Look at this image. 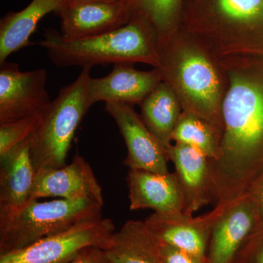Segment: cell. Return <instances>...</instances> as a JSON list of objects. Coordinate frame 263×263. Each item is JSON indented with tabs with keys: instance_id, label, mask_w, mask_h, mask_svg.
I'll return each mask as SVG.
<instances>
[{
	"instance_id": "ac0fdd59",
	"label": "cell",
	"mask_w": 263,
	"mask_h": 263,
	"mask_svg": "<svg viewBox=\"0 0 263 263\" xmlns=\"http://www.w3.org/2000/svg\"><path fill=\"white\" fill-rule=\"evenodd\" d=\"M105 254L111 263H164L160 240L144 221L129 220L112 235Z\"/></svg>"
},
{
	"instance_id": "f1b7e54d",
	"label": "cell",
	"mask_w": 263,
	"mask_h": 263,
	"mask_svg": "<svg viewBox=\"0 0 263 263\" xmlns=\"http://www.w3.org/2000/svg\"><path fill=\"white\" fill-rule=\"evenodd\" d=\"M61 1H62V0H61Z\"/></svg>"
},
{
	"instance_id": "9c48e42d",
	"label": "cell",
	"mask_w": 263,
	"mask_h": 263,
	"mask_svg": "<svg viewBox=\"0 0 263 263\" xmlns=\"http://www.w3.org/2000/svg\"><path fill=\"white\" fill-rule=\"evenodd\" d=\"M259 226L257 205L249 192L227 203L212 227L205 263H233L246 240Z\"/></svg>"
},
{
	"instance_id": "5b68a950",
	"label": "cell",
	"mask_w": 263,
	"mask_h": 263,
	"mask_svg": "<svg viewBox=\"0 0 263 263\" xmlns=\"http://www.w3.org/2000/svg\"><path fill=\"white\" fill-rule=\"evenodd\" d=\"M103 205L89 199L31 200L23 207L0 211V255L27 248L78 223L101 217Z\"/></svg>"
},
{
	"instance_id": "ba28073f",
	"label": "cell",
	"mask_w": 263,
	"mask_h": 263,
	"mask_svg": "<svg viewBox=\"0 0 263 263\" xmlns=\"http://www.w3.org/2000/svg\"><path fill=\"white\" fill-rule=\"evenodd\" d=\"M0 65V124L44 114L52 101L46 70L22 72L16 63Z\"/></svg>"
},
{
	"instance_id": "8fae6325",
	"label": "cell",
	"mask_w": 263,
	"mask_h": 263,
	"mask_svg": "<svg viewBox=\"0 0 263 263\" xmlns=\"http://www.w3.org/2000/svg\"><path fill=\"white\" fill-rule=\"evenodd\" d=\"M105 110L117 123L127 147L124 164L129 170L169 173L167 151L149 129L133 105L106 103Z\"/></svg>"
},
{
	"instance_id": "7c38bea8",
	"label": "cell",
	"mask_w": 263,
	"mask_h": 263,
	"mask_svg": "<svg viewBox=\"0 0 263 263\" xmlns=\"http://www.w3.org/2000/svg\"><path fill=\"white\" fill-rule=\"evenodd\" d=\"M55 12L61 20L60 33L67 39L110 32L125 25L133 17L124 0L117 3L62 0Z\"/></svg>"
},
{
	"instance_id": "4316f807",
	"label": "cell",
	"mask_w": 263,
	"mask_h": 263,
	"mask_svg": "<svg viewBox=\"0 0 263 263\" xmlns=\"http://www.w3.org/2000/svg\"><path fill=\"white\" fill-rule=\"evenodd\" d=\"M260 176H262L257 178L247 191L252 194L255 200L258 212L259 226L261 221H263V173Z\"/></svg>"
},
{
	"instance_id": "603a6c76",
	"label": "cell",
	"mask_w": 263,
	"mask_h": 263,
	"mask_svg": "<svg viewBox=\"0 0 263 263\" xmlns=\"http://www.w3.org/2000/svg\"><path fill=\"white\" fill-rule=\"evenodd\" d=\"M42 115L26 118L8 124H0V158L29 139L39 127Z\"/></svg>"
},
{
	"instance_id": "d6986e66",
	"label": "cell",
	"mask_w": 263,
	"mask_h": 263,
	"mask_svg": "<svg viewBox=\"0 0 263 263\" xmlns=\"http://www.w3.org/2000/svg\"><path fill=\"white\" fill-rule=\"evenodd\" d=\"M61 0H32L24 9L10 12L0 22V65L12 53L27 47L40 21L56 11Z\"/></svg>"
},
{
	"instance_id": "3957f363",
	"label": "cell",
	"mask_w": 263,
	"mask_h": 263,
	"mask_svg": "<svg viewBox=\"0 0 263 263\" xmlns=\"http://www.w3.org/2000/svg\"><path fill=\"white\" fill-rule=\"evenodd\" d=\"M179 29L219 61L249 60L263 35V0H183Z\"/></svg>"
},
{
	"instance_id": "7a4b0ae2",
	"label": "cell",
	"mask_w": 263,
	"mask_h": 263,
	"mask_svg": "<svg viewBox=\"0 0 263 263\" xmlns=\"http://www.w3.org/2000/svg\"><path fill=\"white\" fill-rule=\"evenodd\" d=\"M162 79L183 111L195 114L222 135L228 79L220 62L201 43L178 29L158 44Z\"/></svg>"
},
{
	"instance_id": "d4e9b609",
	"label": "cell",
	"mask_w": 263,
	"mask_h": 263,
	"mask_svg": "<svg viewBox=\"0 0 263 263\" xmlns=\"http://www.w3.org/2000/svg\"><path fill=\"white\" fill-rule=\"evenodd\" d=\"M161 256L164 263H200L184 251L165 243H161Z\"/></svg>"
},
{
	"instance_id": "52a82bcc",
	"label": "cell",
	"mask_w": 263,
	"mask_h": 263,
	"mask_svg": "<svg viewBox=\"0 0 263 263\" xmlns=\"http://www.w3.org/2000/svg\"><path fill=\"white\" fill-rule=\"evenodd\" d=\"M114 233L113 221L101 216L78 223L22 250L0 255V263H66L89 247L105 250Z\"/></svg>"
},
{
	"instance_id": "7402d4cb",
	"label": "cell",
	"mask_w": 263,
	"mask_h": 263,
	"mask_svg": "<svg viewBox=\"0 0 263 263\" xmlns=\"http://www.w3.org/2000/svg\"><path fill=\"white\" fill-rule=\"evenodd\" d=\"M132 15L148 21L157 37V44L179 29L183 0H124Z\"/></svg>"
},
{
	"instance_id": "cb8c5ba5",
	"label": "cell",
	"mask_w": 263,
	"mask_h": 263,
	"mask_svg": "<svg viewBox=\"0 0 263 263\" xmlns=\"http://www.w3.org/2000/svg\"><path fill=\"white\" fill-rule=\"evenodd\" d=\"M233 263H263V227L249 235Z\"/></svg>"
},
{
	"instance_id": "e0dca14e",
	"label": "cell",
	"mask_w": 263,
	"mask_h": 263,
	"mask_svg": "<svg viewBox=\"0 0 263 263\" xmlns=\"http://www.w3.org/2000/svg\"><path fill=\"white\" fill-rule=\"evenodd\" d=\"M0 211L20 209L32 200L35 167L29 140L0 158Z\"/></svg>"
},
{
	"instance_id": "5bb4252c",
	"label": "cell",
	"mask_w": 263,
	"mask_h": 263,
	"mask_svg": "<svg viewBox=\"0 0 263 263\" xmlns=\"http://www.w3.org/2000/svg\"><path fill=\"white\" fill-rule=\"evenodd\" d=\"M46 197L89 199L104 204L101 186L87 161L79 155L63 167L37 171L31 199Z\"/></svg>"
},
{
	"instance_id": "ffe728a7",
	"label": "cell",
	"mask_w": 263,
	"mask_h": 263,
	"mask_svg": "<svg viewBox=\"0 0 263 263\" xmlns=\"http://www.w3.org/2000/svg\"><path fill=\"white\" fill-rule=\"evenodd\" d=\"M140 106L142 121L167 151L172 145L173 133L183 112L174 90L162 81Z\"/></svg>"
},
{
	"instance_id": "6da1fadb",
	"label": "cell",
	"mask_w": 263,
	"mask_h": 263,
	"mask_svg": "<svg viewBox=\"0 0 263 263\" xmlns=\"http://www.w3.org/2000/svg\"><path fill=\"white\" fill-rule=\"evenodd\" d=\"M219 62L228 88L219 157L210 161L216 205L247 193L263 167V81L249 72V60Z\"/></svg>"
},
{
	"instance_id": "2e32d148",
	"label": "cell",
	"mask_w": 263,
	"mask_h": 263,
	"mask_svg": "<svg viewBox=\"0 0 263 263\" xmlns=\"http://www.w3.org/2000/svg\"><path fill=\"white\" fill-rule=\"evenodd\" d=\"M127 181L130 210L150 209L163 214L183 212V194L176 174L129 170Z\"/></svg>"
},
{
	"instance_id": "484cf974",
	"label": "cell",
	"mask_w": 263,
	"mask_h": 263,
	"mask_svg": "<svg viewBox=\"0 0 263 263\" xmlns=\"http://www.w3.org/2000/svg\"><path fill=\"white\" fill-rule=\"evenodd\" d=\"M66 263H111L107 257L105 250L89 247L85 249L76 258Z\"/></svg>"
},
{
	"instance_id": "44dd1931",
	"label": "cell",
	"mask_w": 263,
	"mask_h": 263,
	"mask_svg": "<svg viewBox=\"0 0 263 263\" xmlns=\"http://www.w3.org/2000/svg\"><path fill=\"white\" fill-rule=\"evenodd\" d=\"M221 133L201 118L183 111L173 133L175 143L188 145L200 151L210 161L219 157Z\"/></svg>"
},
{
	"instance_id": "4fadbf2b",
	"label": "cell",
	"mask_w": 263,
	"mask_h": 263,
	"mask_svg": "<svg viewBox=\"0 0 263 263\" xmlns=\"http://www.w3.org/2000/svg\"><path fill=\"white\" fill-rule=\"evenodd\" d=\"M162 81L160 69L138 70L134 64L123 62L114 65L105 77L90 78L88 95L92 105L98 102L140 105Z\"/></svg>"
},
{
	"instance_id": "83f0119b",
	"label": "cell",
	"mask_w": 263,
	"mask_h": 263,
	"mask_svg": "<svg viewBox=\"0 0 263 263\" xmlns=\"http://www.w3.org/2000/svg\"><path fill=\"white\" fill-rule=\"evenodd\" d=\"M81 1L101 2V3H117L120 0H81Z\"/></svg>"
},
{
	"instance_id": "277c9868",
	"label": "cell",
	"mask_w": 263,
	"mask_h": 263,
	"mask_svg": "<svg viewBox=\"0 0 263 263\" xmlns=\"http://www.w3.org/2000/svg\"><path fill=\"white\" fill-rule=\"evenodd\" d=\"M53 65L91 67L109 64L141 63L160 68L157 37L148 21L138 15L119 28L91 37L67 39L48 29L38 43Z\"/></svg>"
},
{
	"instance_id": "9a60e30c",
	"label": "cell",
	"mask_w": 263,
	"mask_h": 263,
	"mask_svg": "<svg viewBox=\"0 0 263 263\" xmlns=\"http://www.w3.org/2000/svg\"><path fill=\"white\" fill-rule=\"evenodd\" d=\"M183 197V213L193 216L214 201L210 160L193 147L175 143L167 149Z\"/></svg>"
},
{
	"instance_id": "8992f818",
	"label": "cell",
	"mask_w": 263,
	"mask_h": 263,
	"mask_svg": "<svg viewBox=\"0 0 263 263\" xmlns=\"http://www.w3.org/2000/svg\"><path fill=\"white\" fill-rule=\"evenodd\" d=\"M91 70L82 68L73 82L60 89L29 138L31 159L37 172L65 165L76 132L92 106L88 95Z\"/></svg>"
},
{
	"instance_id": "30bf717a",
	"label": "cell",
	"mask_w": 263,
	"mask_h": 263,
	"mask_svg": "<svg viewBox=\"0 0 263 263\" xmlns=\"http://www.w3.org/2000/svg\"><path fill=\"white\" fill-rule=\"evenodd\" d=\"M226 205H216L212 212L196 217L183 212L167 214L155 212L144 221L161 243L181 249L199 262L205 263L212 227Z\"/></svg>"
}]
</instances>
